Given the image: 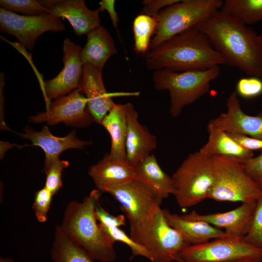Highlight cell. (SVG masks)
<instances>
[{"label":"cell","instance_id":"obj_1","mask_svg":"<svg viewBox=\"0 0 262 262\" xmlns=\"http://www.w3.org/2000/svg\"><path fill=\"white\" fill-rule=\"evenodd\" d=\"M196 26L221 54L225 65L250 77H262V42L253 29L221 10Z\"/></svg>","mask_w":262,"mask_h":262},{"label":"cell","instance_id":"obj_14","mask_svg":"<svg viewBox=\"0 0 262 262\" xmlns=\"http://www.w3.org/2000/svg\"><path fill=\"white\" fill-rule=\"evenodd\" d=\"M102 71V69L91 64H84L78 88L87 99L88 109L94 122L100 124L115 103L112 99L113 96L138 94V93H109L104 85Z\"/></svg>","mask_w":262,"mask_h":262},{"label":"cell","instance_id":"obj_37","mask_svg":"<svg viewBox=\"0 0 262 262\" xmlns=\"http://www.w3.org/2000/svg\"><path fill=\"white\" fill-rule=\"evenodd\" d=\"M180 0H145L141 14L157 18L158 13L164 8L179 1Z\"/></svg>","mask_w":262,"mask_h":262},{"label":"cell","instance_id":"obj_4","mask_svg":"<svg viewBox=\"0 0 262 262\" xmlns=\"http://www.w3.org/2000/svg\"><path fill=\"white\" fill-rule=\"evenodd\" d=\"M218 66L208 69L175 72L166 69L154 71L152 81L158 90H166L170 96L169 113L178 116L183 109L206 94L210 83L219 75Z\"/></svg>","mask_w":262,"mask_h":262},{"label":"cell","instance_id":"obj_8","mask_svg":"<svg viewBox=\"0 0 262 262\" xmlns=\"http://www.w3.org/2000/svg\"><path fill=\"white\" fill-rule=\"evenodd\" d=\"M214 179L208 198L217 201H256L262 193L240 160L213 156Z\"/></svg>","mask_w":262,"mask_h":262},{"label":"cell","instance_id":"obj_10","mask_svg":"<svg viewBox=\"0 0 262 262\" xmlns=\"http://www.w3.org/2000/svg\"><path fill=\"white\" fill-rule=\"evenodd\" d=\"M98 190L109 194L119 203L130 225L147 219L160 208L162 202L137 178L124 183L103 186Z\"/></svg>","mask_w":262,"mask_h":262},{"label":"cell","instance_id":"obj_11","mask_svg":"<svg viewBox=\"0 0 262 262\" xmlns=\"http://www.w3.org/2000/svg\"><path fill=\"white\" fill-rule=\"evenodd\" d=\"M60 18L48 14L39 16L20 15L0 8V31L16 37L28 49H33L37 39L47 31L65 30Z\"/></svg>","mask_w":262,"mask_h":262},{"label":"cell","instance_id":"obj_12","mask_svg":"<svg viewBox=\"0 0 262 262\" xmlns=\"http://www.w3.org/2000/svg\"><path fill=\"white\" fill-rule=\"evenodd\" d=\"M33 123H46L54 126L63 122L77 128L90 126L94 119L87 107V100L79 89L59 97L47 106L46 111L29 117Z\"/></svg>","mask_w":262,"mask_h":262},{"label":"cell","instance_id":"obj_9","mask_svg":"<svg viewBox=\"0 0 262 262\" xmlns=\"http://www.w3.org/2000/svg\"><path fill=\"white\" fill-rule=\"evenodd\" d=\"M262 262V250L247 243L243 237L226 235L197 245H189L175 257L182 262Z\"/></svg>","mask_w":262,"mask_h":262},{"label":"cell","instance_id":"obj_35","mask_svg":"<svg viewBox=\"0 0 262 262\" xmlns=\"http://www.w3.org/2000/svg\"><path fill=\"white\" fill-rule=\"evenodd\" d=\"M95 215L99 225L104 227L120 228L126 225L124 215H113L105 211L99 202L96 206Z\"/></svg>","mask_w":262,"mask_h":262},{"label":"cell","instance_id":"obj_27","mask_svg":"<svg viewBox=\"0 0 262 262\" xmlns=\"http://www.w3.org/2000/svg\"><path fill=\"white\" fill-rule=\"evenodd\" d=\"M221 10L246 25L262 20V0H225Z\"/></svg>","mask_w":262,"mask_h":262},{"label":"cell","instance_id":"obj_15","mask_svg":"<svg viewBox=\"0 0 262 262\" xmlns=\"http://www.w3.org/2000/svg\"><path fill=\"white\" fill-rule=\"evenodd\" d=\"M226 105L227 112L211 120L207 127L262 139V112L255 116L245 114L236 91L229 95Z\"/></svg>","mask_w":262,"mask_h":262},{"label":"cell","instance_id":"obj_39","mask_svg":"<svg viewBox=\"0 0 262 262\" xmlns=\"http://www.w3.org/2000/svg\"><path fill=\"white\" fill-rule=\"evenodd\" d=\"M115 0H102L99 2L100 6L99 9L100 12L106 10L110 16L113 26L115 29L117 33L118 16L115 9Z\"/></svg>","mask_w":262,"mask_h":262},{"label":"cell","instance_id":"obj_21","mask_svg":"<svg viewBox=\"0 0 262 262\" xmlns=\"http://www.w3.org/2000/svg\"><path fill=\"white\" fill-rule=\"evenodd\" d=\"M163 212L168 224L177 230L189 245L202 244L227 235L225 231L206 222L189 219L165 209Z\"/></svg>","mask_w":262,"mask_h":262},{"label":"cell","instance_id":"obj_40","mask_svg":"<svg viewBox=\"0 0 262 262\" xmlns=\"http://www.w3.org/2000/svg\"><path fill=\"white\" fill-rule=\"evenodd\" d=\"M0 262H14V261L11 258L0 257Z\"/></svg>","mask_w":262,"mask_h":262},{"label":"cell","instance_id":"obj_25","mask_svg":"<svg viewBox=\"0 0 262 262\" xmlns=\"http://www.w3.org/2000/svg\"><path fill=\"white\" fill-rule=\"evenodd\" d=\"M207 130L208 140L199 151L202 154L211 157L221 156L239 160L253 157V151L244 148L228 132L208 127Z\"/></svg>","mask_w":262,"mask_h":262},{"label":"cell","instance_id":"obj_17","mask_svg":"<svg viewBox=\"0 0 262 262\" xmlns=\"http://www.w3.org/2000/svg\"><path fill=\"white\" fill-rule=\"evenodd\" d=\"M256 201L243 203L242 205L231 211L208 214H199L193 211L183 214L189 219L206 222L219 228L224 229L229 235L244 237L249 231Z\"/></svg>","mask_w":262,"mask_h":262},{"label":"cell","instance_id":"obj_41","mask_svg":"<svg viewBox=\"0 0 262 262\" xmlns=\"http://www.w3.org/2000/svg\"><path fill=\"white\" fill-rule=\"evenodd\" d=\"M229 262H252L250 261H243V260H239V261H232Z\"/></svg>","mask_w":262,"mask_h":262},{"label":"cell","instance_id":"obj_34","mask_svg":"<svg viewBox=\"0 0 262 262\" xmlns=\"http://www.w3.org/2000/svg\"><path fill=\"white\" fill-rule=\"evenodd\" d=\"M236 91L246 98L260 96L262 94V80L255 77L242 78L237 82Z\"/></svg>","mask_w":262,"mask_h":262},{"label":"cell","instance_id":"obj_36","mask_svg":"<svg viewBox=\"0 0 262 262\" xmlns=\"http://www.w3.org/2000/svg\"><path fill=\"white\" fill-rule=\"evenodd\" d=\"M240 161L246 172L262 190V150L255 157Z\"/></svg>","mask_w":262,"mask_h":262},{"label":"cell","instance_id":"obj_32","mask_svg":"<svg viewBox=\"0 0 262 262\" xmlns=\"http://www.w3.org/2000/svg\"><path fill=\"white\" fill-rule=\"evenodd\" d=\"M99 226L114 243L117 241L123 243L131 248L133 256H141L149 259V255L146 250L120 228H106Z\"/></svg>","mask_w":262,"mask_h":262},{"label":"cell","instance_id":"obj_23","mask_svg":"<svg viewBox=\"0 0 262 262\" xmlns=\"http://www.w3.org/2000/svg\"><path fill=\"white\" fill-rule=\"evenodd\" d=\"M86 35V43L81 53L82 62L103 69L108 60L117 52L115 42L110 33L101 25Z\"/></svg>","mask_w":262,"mask_h":262},{"label":"cell","instance_id":"obj_2","mask_svg":"<svg viewBox=\"0 0 262 262\" xmlns=\"http://www.w3.org/2000/svg\"><path fill=\"white\" fill-rule=\"evenodd\" d=\"M145 56L147 68L154 71L183 72L225 65L221 54L196 26L148 50Z\"/></svg>","mask_w":262,"mask_h":262},{"label":"cell","instance_id":"obj_6","mask_svg":"<svg viewBox=\"0 0 262 262\" xmlns=\"http://www.w3.org/2000/svg\"><path fill=\"white\" fill-rule=\"evenodd\" d=\"M179 206L191 207L207 198L214 179L213 157L199 151L190 154L171 177Z\"/></svg>","mask_w":262,"mask_h":262},{"label":"cell","instance_id":"obj_22","mask_svg":"<svg viewBox=\"0 0 262 262\" xmlns=\"http://www.w3.org/2000/svg\"><path fill=\"white\" fill-rule=\"evenodd\" d=\"M134 168L136 178L161 201L170 194L174 195L175 189L172 177L162 170L154 154L149 155Z\"/></svg>","mask_w":262,"mask_h":262},{"label":"cell","instance_id":"obj_16","mask_svg":"<svg viewBox=\"0 0 262 262\" xmlns=\"http://www.w3.org/2000/svg\"><path fill=\"white\" fill-rule=\"evenodd\" d=\"M40 3L49 14L58 18L66 19L78 36L87 34L100 26L98 8L91 10L83 0H41Z\"/></svg>","mask_w":262,"mask_h":262},{"label":"cell","instance_id":"obj_18","mask_svg":"<svg viewBox=\"0 0 262 262\" xmlns=\"http://www.w3.org/2000/svg\"><path fill=\"white\" fill-rule=\"evenodd\" d=\"M127 132L125 143L126 160L134 167L150 155L157 147L156 137L138 120L133 105L126 103Z\"/></svg>","mask_w":262,"mask_h":262},{"label":"cell","instance_id":"obj_33","mask_svg":"<svg viewBox=\"0 0 262 262\" xmlns=\"http://www.w3.org/2000/svg\"><path fill=\"white\" fill-rule=\"evenodd\" d=\"M53 196L45 186L35 193L33 209L38 222L44 223L47 221Z\"/></svg>","mask_w":262,"mask_h":262},{"label":"cell","instance_id":"obj_19","mask_svg":"<svg viewBox=\"0 0 262 262\" xmlns=\"http://www.w3.org/2000/svg\"><path fill=\"white\" fill-rule=\"evenodd\" d=\"M23 131L24 133L17 134L30 140L33 146L41 148L45 152L46 159L59 158L63 152L68 149H82L84 147L92 144L91 141H83L78 139L74 130L65 137L53 135L47 126H44L41 131H38L26 126Z\"/></svg>","mask_w":262,"mask_h":262},{"label":"cell","instance_id":"obj_30","mask_svg":"<svg viewBox=\"0 0 262 262\" xmlns=\"http://www.w3.org/2000/svg\"><path fill=\"white\" fill-rule=\"evenodd\" d=\"M0 6L6 10L20 13L24 16L49 14V10L36 0H0Z\"/></svg>","mask_w":262,"mask_h":262},{"label":"cell","instance_id":"obj_26","mask_svg":"<svg viewBox=\"0 0 262 262\" xmlns=\"http://www.w3.org/2000/svg\"><path fill=\"white\" fill-rule=\"evenodd\" d=\"M54 262H94L82 247L72 242L57 225L50 252Z\"/></svg>","mask_w":262,"mask_h":262},{"label":"cell","instance_id":"obj_5","mask_svg":"<svg viewBox=\"0 0 262 262\" xmlns=\"http://www.w3.org/2000/svg\"><path fill=\"white\" fill-rule=\"evenodd\" d=\"M130 237L143 247L152 262H171L189 245L167 222L163 209H158L143 221L130 225Z\"/></svg>","mask_w":262,"mask_h":262},{"label":"cell","instance_id":"obj_7","mask_svg":"<svg viewBox=\"0 0 262 262\" xmlns=\"http://www.w3.org/2000/svg\"><path fill=\"white\" fill-rule=\"evenodd\" d=\"M222 0H180L162 10L149 50L196 26L215 11L221 10Z\"/></svg>","mask_w":262,"mask_h":262},{"label":"cell","instance_id":"obj_42","mask_svg":"<svg viewBox=\"0 0 262 262\" xmlns=\"http://www.w3.org/2000/svg\"><path fill=\"white\" fill-rule=\"evenodd\" d=\"M260 36H261V40H262V32H261V34H260Z\"/></svg>","mask_w":262,"mask_h":262},{"label":"cell","instance_id":"obj_20","mask_svg":"<svg viewBox=\"0 0 262 262\" xmlns=\"http://www.w3.org/2000/svg\"><path fill=\"white\" fill-rule=\"evenodd\" d=\"M88 174L98 189L103 186L124 183L136 178L133 166L126 160L113 159L109 153L90 167Z\"/></svg>","mask_w":262,"mask_h":262},{"label":"cell","instance_id":"obj_43","mask_svg":"<svg viewBox=\"0 0 262 262\" xmlns=\"http://www.w3.org/2000/svg\"><path fill=\"white\" fill-rule=\"evenodd\" d=\"M178 262H181V261H178Z\"/></svg>","mask_w":262,"mask_h":262},{"label":"cell","instance_id":"obj_24","mask_svg":"<svg viewBox=\"0 0 262 262\" xmlns=\"http://www.w3.org/2000/svg\"><path fill=\"white\" fill-rule=\"evenodd\" d=\"M111 137L110 156L116 160H126L125 143L127 121L125 104L115 103L100 124Z\"/></svg>","mask_w":262,"mask_h":262},{"label":"cell","instance_id":"obj_29","mask_svg":"<svg viewBox=\"0 0 262 262\" xmlns=\"http://www.w3.org/2000/svg\"><path fill=\"white\" fill-rule=\"evenodd\" d=\"M68 161L59 158L45 159L43 171L46 175L45 186L54 196L62 186V173L68 167Z\"/></svg>","mask_w":262,"mask_h":262},{"label":"cell","instance_id":"obj_3","mask_svg":"<svg viewBox=\"0 0 262 262\" xmlns=\"http://www.w3.org/2000/svg\"><path fill=\"white\" fill-rule=\"evenodd\" d=\"M100 196V191L97 189L92 190L82 202L69 201L60 226L65 234L94 260L112 262L116 257L114 243L97 223L95 215Z\"/></svg>","mask_w":262,"mask_h":262},{"label":"cell","instance_id":"obj_13","mask_svg":"<svg viewBox=\"0 0 262 262\" xmlns=\"http://www.w3.org/2000/svg\"><path fill=\"white\" fill-rule=\"evenodd\" d=\"M82 49L80 45L69 38L64 40L63 68L56 77L46 80L43 84L47 106L51 99L68 94L79 88L83 72Z\"/></svg>","mask_w":262,"mask_h":262},{"label":"cell","instance_id":"obj_31","mask_svg":"<svg viewBox=\"0 0 262 262\" xmlns=\"http://www.w3.org/2000/svg\"><path fill=\"white\" fill-rule=\"evenodd\" d=\"M243 239L247 243L262 250V193L256 201V206L249 231Z\"/></svg>","mask_w":262,"mask_h":262},{"label":"cell","instance_id":"obj_38","mask_svg":"<svg viewBox=\"0 0 262 262\" xmlns=\"http://www.w3.org/2000/svg\"><path fill=\"white\" fill-rule=\"evenodd\" d=\"M229 135L244 148L248 150H262V139L228 132Z\"/></svg>","mask_w":262,"mask_h":262},{"label":"cell","instance_id":"obj_28","mask_svg":"<svg viewBox=\"0 0 262 262\" xmlns=\"http://www.w3.org/2000/svg\"><path fill=\"white\" fill-rule=\"evenodd\" d=\"M157 25V18L144 14L137 16L133 22L134 50L138 54L144 55L149 50L150 37Z\"/></svg>","mask_w":262,"mask_h":262}]
</instances>
